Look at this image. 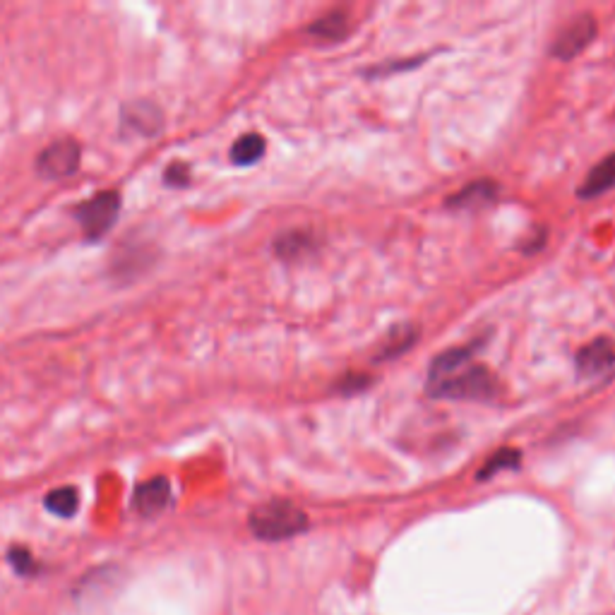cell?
<instances>
[{"instance_id": "cell-1", "label": "cell", "mask_w": 615, "mask_h": 615, "mask_svg": "<svg viewBox=\"0 0 615 615\" xmlns=\"http://www.w3.org/2000/svg\"><path fill=\"white\" fill-rule=\"evenodd\" d=\"M248 527L260 541H286L308 529V515L289 500H270L250 512Z\"/></svg>"}, {"instance_id": "cell-2", "label": "cell", "mask_w": 615, "mask_h": 615, "mask_svg": "<svg viewBox=\"0 0 615 615\" xmlns=\"http://www.w3.org/2000/svg\"><path fill=\"white\" fill-rule=\"evenodd\" d=\"M498 392V380L483 366H467L443 380H428V394L438 399H491Z\"/></svg>"}, {"instance_id": "cell-3", "label": "cell", "mask_w": 615, "mask_h": 615, "mask_svg": "<svg viewBox=\"0 0 615 615\" xmlns=\"http://www.w3.org/2000/svg\"><path fill=\"white\" fill-rule=\"evenodd\" d=\"M118 212H121V193L118 190H101L89 200L80 202L73 210V217L85 231L87 241H101L118 222Z\"/></svg>"}, {"instance_id": "cell-4", "label": "cell", "mask_w": 615, "mask_h": 615, "mask_svg": "<svg viewBox=\"0 0 615 615\" xmlns=\"http://www.w3.org/2000/svg\"><path fill=\"white\" fill-rule=\"evenodd\" d=\"M82 149L73 137H63V140L51 142L49 147H44L39 152L37 161H34V169L41 178H49V181H58V178H70L75 176L80 169Z\"/></svg>"}, {"instance_id": "cell-5", "label": "cell", "mask_w": 615, "mask_h": 615, "mask_svg": "<svg viewBox=\"0 0 615 615\" xmlns=\"http://www.w3.org/2000/svg\"><path fill=\"white\" fill-rule=\"evenodd\" d=\"M596 37V20L591 15H577L570 25H565L555 37L551 53L558 61H572V58L579 56L587 46L591 44V39Z\"/></svg>"}, {"instance_id": "cell-6", "label": "cell", "mask_w": 615, "mask_h": 615, "mask_svg": "<svg viewBox=\"0 0 615 615\" xmlns=\"http://www.w3.org/2000/svg\"><path fill=\"white\" fill-rule=\"evenodd\" d=\"M123 130H133L140 137H157L164 130V113L152 101H130L121 111Z\"/></svg>"}, {"instance_id": "cell-7", "label": "cell", "mask_w": 615, "mask_h": 615, "mask_svg": "<svg viewBox=\"0 0 615 615\" xmlns=\"http://www.w3.org/2000/svg\"><path fill=\"white\" fill-rule=\"evenodd\" d=\"M171 505V483L164 476L149 479L135 488L133 493V510L140 517H157Z\"/></svg>"}, {"instance_id": "cell-8", "label": "cell", "mask_w": 615, "mask_h": 615, "mask_svg": "<svg viewBox=\"0 0 615 615\" xmlns=\"http://www.w3.org/2000/svg\"><path fill=\"white\" fill-rule=\"evenodd\" d=\"M575 366L577 373L587 375V378L606 373V370L615 366V342L608 337H599L587 346H582V349L577 351Z\"/></svg>"}, {"instance_id": "cell-9", "label": "cell", "mask_w": 615, "mask_h": 615, "mask_svg": "<svg viewBox=\"0 0 615 615\" xmlns=\"http://www.w3.org/2000/svg\"><path fill=\"white\" fill-rule=\"evenodd\" d=\"M495 197H498V183L483 178V181L464 185L457 195L447 197V207H452V210H476V207L493 202Z\"/></svg>"}, {"instance_id": "cell-10", "label": "cell", "mask_w": 615, "mask_h": 615, "mask_svg": "<svg viewBox=\"0 0 615 615\" xmlns=\"http://www.w3.org/2000/svg\"><path fill=\"white\" fill-rule=\"evenodd\" d=\"M615 185V152L608 154L606 159H601L594 169L589 171V176L584 178V183L579 185L577 195L582 200H594L603 193H608Z\"/></svg>"}, {"instance_id": "cell-11", "label": "cell", "mask_w": 615, "mask_h": 615, "mask_svg": "<svg viewBox=\"0 0 615 615\" xmlns=\"http://www.w3.org/2000/svg\"><path fill=\"white\" fill-rule=\"evenodd\" d=\"M476 351H479V346L469 344V346H455V349H447L440 356H435L431 363V380L450 378V375H455L459 370L471 366V358H474Z\"/></svg>"}, {"instance_id": "cell-12", "label": "cell", "mask_w": 615, "mask_h": 615, "mask_svg": "<svg viewBox=\"0 0 615 615\" xmlns=\"http://www.w3.org/2000/svg\"><path fill=\"white\" fill-rule=\"evenodd\" d=\"M274 253L286 262H296L315 253V238L308 231H289L274 241Z\"/></svg>"}, {"instance_id": "cell-13", "label": "cell", "mask_w": 615, "mask_h": 615, "mask_svg": "<svg viewBox=\"0 0 615 615\" xmlns=\"http://www.w3.org/2000/svg\"><path fill=\"white\" fill-rule=\"evenodd\" d=\"M308 34L318 41L334 44V41H342L346 34H349V20H346V15L342 13V10H332V13L322 15L315 22H310Z\"/></svg>"}, {"instance_id": "cell-14", "label": "cell", "mask_w": 615, "mask_h": 615, "mask_svg": "<svg viewBox=\"0 0 615 615\" xmlns=\"http://www.w3.org/2000/svg\"><path fill=\"white\" fill-rule=\"evenodd\" d=\"M416 339H419V330H416V327L411 325L394 327V330L387 334L385 342H382L378 361H390V358L402 356L404 351H409L411 346L416 344Z\"/></svg>"}, {"instance_id": "cell-15", "label": "cell", "mask_w": 615, "mask_h": 615, "mask_svg": "<svg viewBox=\"0 0 615 615\" xmlns=\"http://www.w3.org/2000/svg\"><path fill=\"white\" fill-rule=\"evenodd\" d=\"M44 507L51 515L70 519L77 515V507H80V493L73 486H61L53 488V491L44 498Z\"/></svg>"}, {"instance_id": "cell-16", "label": "cell", "mask_w": 615, "mask_h": 615, "mask_svg": "<svg viewBox=\"0 0 615 615\" xmlns=\"http://www.w3.org/2000/svg\"><path fill=\"white\" fill-rule=\"evenodd\" d=\"M265 154V140L258 133H248L243 137H238L231 147V161L238 166H253L258 164Z\"/></svg>"}, {"instance_id": "cell-17", "label": "cell", "mask_w": 615, "mask_h": 615, "mask_svg": "<svg viewBox=\"0 0 615 615\" xmlns=\"http://www.w3.org/2000/svg\"><path fill=\"white\" fill-rule=\"evenodd\" d=\"M519 462H522V452L515 450V447H500V450L495 452L493 457L486 459V464H483V467L479 469L476 479L486 481V479H491V476L498 474V471L519 469Z\"/></svg>"}, {"instance_id": "cell-18", "label": "cell", "mask_w": 615, "mask_h": 615, "mask_svg": "<svg viewBox=\"0 0 615 615\" xmlns=\"http://www.w3.org/2000/svg\"><path fill=\"white\" fill-rule=\"evenodd\" d=\"M8 560H10V565H13V570L20 577H34V575H39V570H41L37 558H34V555L29 553V548H25V546L10 548Z\"/></svg>"}, {"instance_id": "cell-19", "label": "cell", "mask_w": 615, "mask_h": 615, "mask_svg": "<svg viewBox=\"0 0 615 615\" xmlns=\"http://www.w3.org/2000/svg\"><path fill=\"white\" fill-rule=\"evenodd\" d=\"M373 385V378L366 373H349L344 375L342 380L334 382V390L342 392V394H356V392H363L368 390V387Z\"/></svg>"}, {"instance_id": "cell-20", "label": "cell", "mask_w": 615, "mask_h": 615, "mask_svg": "<svg viewBox=\"0 0 615 615\" xmlns=\"http://www.w3.org/2000/svg\"><path fill=\"white\" fill-rule=\"evenodd\" d=\"M164 183L171 185V188H185V185H190V166L183 164V161H173L171 166H166Z\"/></svg>"}]
</instances>
